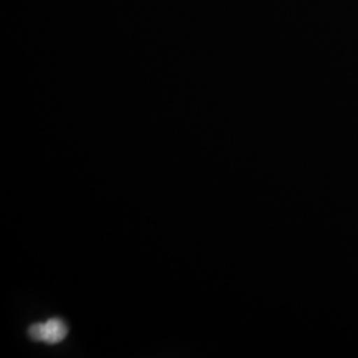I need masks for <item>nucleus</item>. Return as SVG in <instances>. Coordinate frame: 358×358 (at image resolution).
I'll return each mask as SVG.
<instances>
[{
    "instance_id": "1",
    "label": "nucleus",
    "mask_w": 358,
    "mask_h": 358,
    "mask_svg": "<svg viewBox=\"0 0 358 358\" xmlns=\"http://www.w3.org/2000/svg\"><path fill=\"white\" fill-rule=\"evenodd\" d=\"M29 336L35 341H44L47 344L62 343L68 334V327L62 319H51L45 322L31 325Z\"/></svg>"
}]
</instances>
